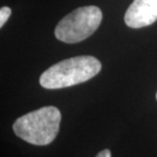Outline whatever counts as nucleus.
Listing matches in <instances>:
<instances>
[{
	"mask_svg": "<svg viewBox=\"0 0 157 157\" xmlns=\"http://www.w3.org/2000/svg\"><path fill=\"white\" fill-rule=\"evenodd\" d=\"M101 71V62L94 56L82 55L53 64L40 77L45 89H62L89 81Z\"/></svg>",
	"mask_w": 157,
	"mask_h": 157,
	"instance_id": "1",
	"label": "nucleus"
},
{
	"mask_svg": "<svg viewBox=\"0 0 157 157\" xmlns=\"http://www.w3.org/2000/svg\"><path fill=\"white\" fill-rule=\"evenodd\" d=\"M61 113L54 106H45L18 117L13 124V132L26 142L37 146L48 145L59 131Z\"/></svg>",
	"mask_w": 157,
	"mask_h": 157,
	"instance_id": "2",
	"label": "nucleus"
},
{
	"mask_svg": "<svg viewBox=\"0 0 157 157\" xmlns=\"http://www.w3.org/2000/svg\"><path fill=\"white\" fill-rule=\"evenodd\" d=\"M102 11L94 5L83 6L62 18L55 28V37L64 43H78L90 37L98 29Z\"/></svg>",
	"mask_w": 157,
	"mask_h": 157,
	"instance_id": "3",
	"label": "nucleus"
},
{
	"mask_svg": "<svg viewBox=\"0 0 157 157\" xmlns=\"http://www.w3.org/2000/svg\"><path fill=\"white\" fill-rule=\"evenodd\" d=\"M157 21V0H134L124 15V23L133 29L147 27Z\"/></svg>",
	"mask_w": 157,
	"mask_h": 157,
	"instance_id": "4",
	"label": "nucleus"
},
{
	"mask_svg": "<svg viewBox=\"0 0 157 157\" xmlns=\"http://www.w3.org/2000/svg\"><path fill=\"white\" fill-rule=\"evenodd\" d=\"M11 14V9L7 7V6H4V7H1L0 9V27H3L4 24L7 21Z\"/></svg>",
	"mask_w": 157,
	"mask_h": 157,
	"instance_id": "5",
	"label": "nucleus"
},
{
	"mask_svg": "<svg viewBox=\"0 0 157 157\" xmlns=\"http://www.w3.org/2000/svg\"><path fill=\"white\" fill-rule=\"evenodd\" d=\"M96 157H111V153L108 149H105L102 150L101 152H99Z\"/></svg>",
	"mask_w": 157,
	"mask_h": 157,
	"instance_id": "6",
	"label": "nucleus"
},
{
	"mask_svg": "<svg viewBox=\"0 0 157 157\" xmlns=\"http://www.w3.org/2000/svg\"><path fill=\"white\" fill-rule=\"evenodd\" d=\"M156 99H157V93H156Z\"/></svg>",
	"mask_w": 157,
	"mask_h": 157,
	"instance_id": "7",
	"label": "nucleus"
}]
</instances>
